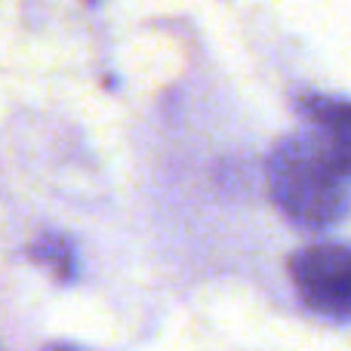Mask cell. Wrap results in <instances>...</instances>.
Here are the masks:
<instances>
[{"instance_id":"cell-1","label":"cell","mask_w":351,"mask_h":351,"mask_svg":"<svg viewBox=\"0 0 351 351\" xmlns=\"http://www.w3.org/2000/svg\"><path fill=\"white\" fill-rule=\"evenodd\" d=\"M265 179L274 206L299 228H333L351 213V176L315 130L284 136L268 154Z\"/></svg>"},{"instance_id":"cell-2","label":"cell","mask_w":351,"mask_h":351,"mask_svg":"<svg viewBox=\"0 0 351 351\" xmlns=\"http://www.w3.org/2000/svg\"><path fill=\"white\" fill-rule=\"evenodd\" d=\"M290 280L308 311L351 321V243H311L290 256Z\"/></svg>"},{"instance_id":"cell-3","label":"cell","mask_w":351,"mask_h":351,"mask_svg":"<svg viewBox=\"0 0 351 351\" xmlns=\"http://www.w3.org/2000/svg\"><path fill=\"white\" fill-rule=\"evenodd\" d=\"M299 108L315 123V133L327 142L339 167L351 176V102L336 96H321V93H305L299 99Z\"/></svg>"},{"instance_id":"cell-4","label":"cell","mask_w":351,"mask_h":351,"mask_svg":"<svg viewBox=\"0 0 351 351\" xmlns=\"http://www.w3.org/2000/svg\"><path fill=\"white\" fill-rule=\"evenodd\" d=\"M31 262H37L40 268H47L59 284H74L80 278V259L74 243L65 234H53V231H43L40 237H34L28 247Z\"/></svg>"},{"instance_id":"cell-5","label":"cell","mask_w":351,"mask_h":351,"mask_svg":"<svg viewBox=\"0 0 351 351\" xmlns=\"http://www.w3.org/2000/svg\"><path fill=\"white\" fill-rule=\"evenodd\" d=\"M43 351H93V348L77 346V342H49V346H43Z\"/></svg>"},{"instance_id":"cell-6","label":"cell","mask_w":351,"mask_h":351,"mask_svg":"<svg viewBox=\"0 0 351 351\" xmlns=\"http://www.w3.org/2000/svg\"><path fill=\"white\" fill-rule=\"evenodd\" d=\"M0 351H6V348H3V346H0Z\"/></svg>"}]
</instances>
